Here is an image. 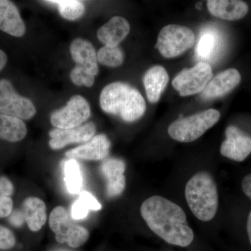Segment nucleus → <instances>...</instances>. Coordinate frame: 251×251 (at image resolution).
Wrapping results in <instances>:
<instances>
[{"instance_id": "f257e3e1", "label": "nucleus", "mask_w": 251, "mask_h": 251, "mask_svg": "<svg viewBox=\"0 0 251 251\" xmlns=\"http://www.w3.org/2000/svg\"><path fill=\"white\" fill-rule=\"evenodd\" d=\"M140 214L150 229L163 240L179 247H188L194 240L181 206L166 198L154 196L144 201Z\"/></svg>"}, {"instance_id": "f03ea898", "label": "nucleus", "mask_w": 251, "mask_h": 251, "mask_svg": "<svg viewBox=\"0 0 251 251\" xmlns=\"http://www.w3.org/2000/svg\"><path fill=\"white\" fill-rule=\"evenodd\" d=\"M100 108L126 122L139 120L146 111V103L139 91L122 82L105 86L100 95Z\"/></svg>"}, {"instance_id": "7ed1b4c3", "label": "nucleus", "mask_w": 251, "mask_h": 251, "mask_svg": "<svg viewBox=\"0 0 251 251\" xmlns=\"http://www.w3.org/2000/svg\"><path fill=\"white\" fill-rule=\"evenodd\" d=\"M185 198L190 209L200 221L207 222L215 217L219 194L215 181L207 172H199L188 180Z\"/></svg>"}, {"instance_id": "20e7f679", "label": "nucleus", "mask_w": 251, "mask_h": 251, "mask_svg": "<svg viewBox=\"0 0 251 251\" xmlns=\"http://www.w3.org/2000/svg\"><path fill=\"white\" fill-rule=\"evenodd\" d=\"M220 117L221 114L215 109L204 110L173 122L168 127V133L180 143H191L215 125Z\"/></svg>"}, {"instance_id": "39448f33", "label": "nucleus", "mask_w": 251, "mask_h": 251, "mask_svg": "<svg viewBox=\"0 0 251 251\" xmlns=\"http://www.w3.org/2000/svg\"><path fill=\"white\" fill-rule=\"evenodd\" d=\"M49 226L59 244L79 248L87 242L90 232L85 227L73 223L65 208L58 206L51 211Z\"/></svg>"}, {"instance_id": "423d86ee", "label": "nucleus", "mask_w": 251, "mask_h": 251, "mask_svg": "<svg viewBox=\"0 0 251 251\" xmlns=\"http://www.w3.org/2000/svg\"><path fill=\"white\" fill-rule=\"evenodd\" d=\"M195 41L196 36L190 28L168 25L160 31L156 46L163 57L173 58L192 48Z\"/></svg>"}, {"instance_id": "0eeeda50", "label": "nucleus", "mask_w": 251, "mask_h": 251, "mask_svg": "<svg viewBox=\"0 0 251 251\" xmlns=\"http://www.w3.org/2000/svg\"><path fill=\"white\" fill-rule=\"evenodd\" d=\"M36 113L32 101L18 93L11 81L0 80V114L21 120H30Z\"/></svg>"}, {"instance_id": "6e6552de", "label": "nucleus", "mask_w": 251, "mask_h": 251, "mask_svg": "<svg viewBox=\"0 0 251 251\" xmlns=\"http://www.w3.org/2000/svg\"><path fill=\"white\" fill-rule=\"evenodd\" d=\"M90 105L83 97L75 95L63 108L56 110L50 116L53 126L59 129H71L83 125L90 118Z\"/></svg>"}, {"instance_id": "1a4fd4ad", "label": "nucleus", "mask_w": 251, "mask_h": 251, "mask_svg": "<svg viewBox=\"0 0 251 251\" xmlns=\"http://www.w3.org/2000/svg\"><path fill=\"white\" fill-rule=\"evenodd\" d=\"M212 76L211 66L201 62L192 68L181 71L173 80V86L180 96L187 97L204 90Z\"/></svg>"}, {"instance_id": "9d476101", "label": "nucleus", "mask_w": 251, "mask_h": 251, "mask_svg": "<svg viewBox=\"0 0 251 251\" xmlns=\"http://www.w3.org/2000/svg\"><path fill=\"white\" fill-rule=\"evenodd\" d=\"M226 137L221 146V155L233 161H244L251 153V137L234 126L226 128Z\"/></svg>"}, {"instance_id": "9b49d317", "label": "nucleus", "mask_w": 251, "mask_h": 251, "mask_svg": "<svg viewBox=\"0 0 251 251\" xmlns=\"http://www.w3.org/2000/svg\"><path fill=\"white\" fill-rule=\"evenodd\" d=\"M95 133L96 126L92 122L71 129L54 128L49 132V146L52 150H58L70 144L86 143L93 138Z\"/></svg>"}, {"instance_id": "f8f14e48", "label": "nucleus", "mask_w": 251, "mask_h": 251, "mask_svg": "<svg viewBox=\"0 0 251 251\" xmlns=\"http://www.w3.org/2000/svg\"><path fill=\"white\" fill-rule=\"evenodd\" d=\"M125 171V161L120 158H107L101 163L100 172L106 182L107 197H118L124 192L126 188Z\"/></svg>"}, {"instance_id": "ddd939ff", "label": "nucleus", "mask_w": 251, "mask_h": 251, "mask_svg": "<svg viewBox=\"0 0 251 251\" xmlns=\"http://www.w3.org/2000/svg\"><path fill=\"white\" fill-rule=\"evenodd\" d=\"M110 146L111 143L106 135H97L85 145L69 150L66 152L65 156L75 160L102 161L108 156Z\"/></svg>"}, {"instance_id": "4468645a", "label": "nucleus", "mask_w": 251, "mask_h": 251, "mask_svg": "<svg viewBox=\"0 0 251 251\" xmlns=\"http://www.w3.org/2000/svg\"><path fill=\"white\" fill-rule=\"evenodd\" d=\"M241 78L240 74L235 69L220 73L206 86L202 92V98L209 100L228 94L240 83Z\"/></svg>"}, {"instance_id": "2eb2a0df", "label": "nucleus", "mask_w": 251, "mask_h": 251, "mask_svg": "<svg viewBox=\"0 0 251 251\" xmlns=\"http://www.w3.org/2000/svg\"><path fill=\"white\" fill-rule=\"evenodd\" d=\"M0 30L17 38L22 37L26 32L19 10L9 0H0Z\"/></svg>"}, {"instance_id": "dca6fc26", "label": "nucleus", "mask_w": 251, "mask_h": 251, "mask_svg": "<svg viewBox=\"0 0 251 251\" xmlns=\"http://www.w3.org/2000/svg\"><path fill=\"white\" fill-rule=\"evenodd\" d=\"M70 52L74 62L83 68L87 74L94 77L98 74L97 53L90 41L81 38L75 39L71 44Z\"/></svg>"}, {"instance_id": "f3484780", "label": "nucleus", "mask_w": 251, "mask_h": 251, "mask_svg": "<svg viewBox=\"0 0 251 251\" xmlns=\"http://www.w3.org/2000/svg\"><path fill=\"white\" fill-rule=\"evenodd\" d=\"M130 25L125 18L115 16L99 28L97 38L105 46L118 47L129 34Z\"/></svg>"}, {"instance_id": "a211bd4d", "label": "nucleus", "mask_w": 251, "mask_h": 251, "mask_svg": "<svg viewBox=\"0 0 251 251\" xmlns=\"http://www.w3.org/2000/svg\"><path fill=\"white\" fill-rule=\"evenodd\" d=\"M211 15L226 21H237L249 12L247 3L239 0H209L206 1Z\"/></svg>"}, {"instance_id": "6ab92c4d", "label": "nucleus", "mask_w": 251, "mask_h": 251, "mask_svg": "<svg viewBox=\"0 0 251 251\" xmlns=\"http://www.w3.org/2000/svg\"><path fill=\"white\" fill-rule=\"evenodd\" d=\"M169 81V75L161 66H155L149 69L143 77L147 97L151 103L158 101Z\"/></svg>"}, {"instance_id": "aec40b11", "label": "nucleus", "mask_w": 251, "mask_h": 251, "mask_svg": "<svg viewBox=\"0 0 251 251\" xmlns=\"http://www.w3.org/2000/svg\"><path fill=\"white\" fill-rule=\"evenodd\" d=\"M23 216L29 229L32 232H38L47 220L45 203L39 198H26L23 203Z\"/></svg>"}, {"instance_id": "412c9836", "label": "nucleus", "mask_w": 251, "mask_h": 251, "mask_svg": "<svg viewBox=\"0 0 251 251\" xmlns=\"http://www.w3.org/2000/svg\"><path fill=\"white\" fill-rule=\"evenodd\" d=\"M221 42L219 31L214 27H206L201 31L196 45V54L198 59L210 60L219 50Z\"/></svg>"}, {"instance_id": "4be33fe9", "label": "nucleus", "mask_w": 251, "mask_h": 251, "mask_svg": "<svg viewBox=\"0 0 251 251\" xmlns=\"http://www.w3.org/2000/svg\"><path fill=\"white\" fill-rule=\"evenodd\" d=\"M27 133V128L24 121L0 114V140L18 143L22 141Z\"/></svg>"}, {"instance_id": "5701e85b", "label": "nucleus", "mask_w": 251, "mask_h": 251, "mask_svg": "<svg viewBox=\"0 0 251 251\" xmlns=\"http://www.w3.org/2000/svg\"><path fill=\"white\" fill-rule=\"evenodd\" d=\"M101 209V204L90 193L83 191L80 193L78 199L74 203L72 207V218L74 220L85 219L89 211H99Z\"/></svg>"}, {"instance_id": "b1692460", "label": "nucleus", "mask_w": 251, "mask_h": 251, "mask_svg": "<svg viewBox=\"0 0 251 251\" xmlns=\"http://www.w3.org/2000/svg\"><path fill=\"white\" fill-rule=\"evenodd\" d=\"M64 179L68 191L71 194L77 195L82 188V178L78 163L75 159L69 158L64 165Z\"/></svg>"}, {"instance_id": "393cba45", "label": "nucleus", "mask_w": 251, "mask_h": 251, "mask_svg": "<svg viewBox=\"0 0 251 251\" xmlns=\"http://www.w3.org/2000/svg\"><path fill=\"white\" fill-rule=\"evenodd\" d=\"M46 2L54 4L58 6L59 14L63 18L69 21H75L85 13V4L77 0H55L46 1Z\"/></svg>"}, {"instance_id": "a878e982", "label": "nucleus", "mask_w": 251, "mask_h": 251, "mask_svg": "<svg viewBox=\"0 0 251 251\" xmlns=\"http://www.w3.org/2000/svg\"><path fill=\"white\" fill-rule=\"evenodd\" d=\"M97 59L100 64L109 67H118L123 64L125 55L119 47L103 46L97 53Z\"/></svg>"}, {"instance_id": "bb28decb", "label": "nucleus", "mask_w": 251, "mask_h": 251, "mask_svg": "<svg viewBox=\"0 0 251 251\" xmlns=\"http://www.w3.org/2000/svg\"><path fill=\"white\" fill-rule=\"evenodd\" d=\"M16 244V236L11 229L0 226V250L12 249Z\"/></svg>"}, {"instance_id": "cd10ccee", "label": "nucleus", "mask_w": 251, "mask_h": 251, "mask_svg": "<svg viewBox=\"0 0 251 251\" xmlns=\"http://www.w3.org/2000/svg\"><path fill=\"white\" fill-rule=\"evenodd\" d=\"M14 209V201L9 196L0 193V219L11 215Z\"/></svg>"}, {"instance_id": "c85d7f7f", "label": "nucleus", "mask_w": 251, "mask_h": 251, "mask_svg": "<svg viewBox=\"0 0 251 251\" xmlns=\"http://www.w3.org/2000/svg\"><path fill=\"white\" fill-rule=\"evenodd\" d=\"M13 192H14V186L12 183L4 176L0 177V193L11 197Z\"/></svg>"}, {"instance_id": "c756f323", "label": "nucleus", "mask_w": 251, "mask_h": 251, "mask_svg": "<svg viewBox=\"0 0 251 251\" xmlns=\"http://www.w3.org/2000/svg\"><path fill=\"white\" fill-rule=\"evenodd\" d=\"M242 188L244 194L251 200V174L247 175L243 179Z\"/></svg>"}, {"instance_id": "7c9ffc66", "label": "nucleus", "mask_w": 251, "mask_h": 251, "mask_svg": "<svg viewBox=\"0 0 251 251\" xmlns=\"http://www.w3.org/2000/svg\"><path fill=\"white\" fill-rule=\"evenodd\" d=\"M8 62V57L2 50L0 49V72L6 67Z\"/></svg>"}, {"instance_id": "2f4dec72", "label": "nucleus", "mask_w": 251, "mask_h": 251, "mask_svg": "<svg viewBox=\"0 0 251 251\" xmlns=\"http://www.w3.org/2000/svg\"><path fill=\"white\" fill-rule=\"evenodd\" d=\"M247 228L249 242H250L251 245V212L249 213V217H248Z\"/></svg>"}]
</instances>
